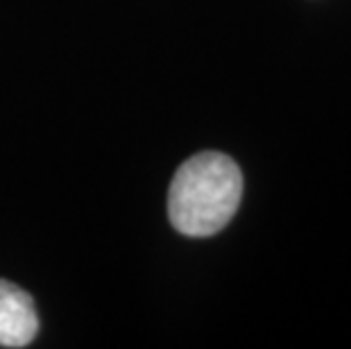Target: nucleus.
Here are the masks:
<instances>
[{
    "label": "nucleus",
    "instance_id": "obj_1",
    "mask_svg": "<svg viewBox=\"0 0 351 349\" xmlns=\"http://www.w3.org/2000/svg\"><path fill=\"white\" fill-rule=\"evenodd\" d=\"M243 197V173L220 152L186 159L168 191V215L179 234L204 239L229 225Z\"/></svg>",
    "mask_w": 351,
    "mask_h": 349
},
{
    "label": "nucleus",
    "instance_id": "obj_2",
    "mask_svg": "<svg viewBox=\"0 0 351 349\" xmlns=\"http://www.w3.org/2000/svg\"><path fill=\"white\" fill-rule=\"evenodd\" d=\"M39 331L34 300L23 288L0 279V347H27Z\"/></svg>",
    "mask_w": 351,
    "mask_h": 349
}]
</instances>
